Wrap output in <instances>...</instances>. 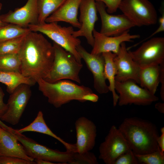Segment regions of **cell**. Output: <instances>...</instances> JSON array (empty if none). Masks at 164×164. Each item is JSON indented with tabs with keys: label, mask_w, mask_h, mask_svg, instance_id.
<instances>
[{
	"label": "cell",
	"mask_w": 164,
	"mask_h": 164,
	"mask_svg": "<svg viewBox=\"0 0 164 164\" xmlns=\"http://www.w3.org/2000/svg\"><path fill=\"white\" fill-rule=\"evenodd\" d=\"M18 54L21 73L36 83L49 73L53 61L54 48L42 33L31 31L26 35Z\"/></svg>",
	"instance_id": "obj_1"
},
{
	"label": "cell",
	"mask_w": 164,
	"mask_h": 164,
	"mask_svg": "<svg viewBox=\"0 0 164 164\" xmlns=\"http://www.w3.org/2000/svg\"><path fill=\"white\" fill-rule=\"evenodd\" d=\"M118 128L135 154H142L157 150L159 136L156 125L151 121L137 117L126 118Z\"/></svg>",
	"instance_id": "obj_2"
},
{
	"label": "cell",
	"mask_w": 164,
	"mask_h": 164,
	"mask_svg": "<svg viewBox=\"0 0 164 164\" xmlns=\"http://www.w3.org/2000/svg\"><path fill=\"white\" fill-rule=\"evenodd\" d=\"M36 83L39 91L47 98L48 102L57 108L74 100L85 102V96L93 93L88 87L77 85L66 80L51 83L40 79Z\"/></svg>",
	"instance_id": "obj_3"
},
{
	"label": "cell",
	"mask_w": 164,
	"mask_h": 164,
	"mask_svg": "<svg viewBox=\"0 0 164 164\" xmlns=\"http://www.w3.org/2000/svg\"><path fill=\"white\" fill-rule=\"evenodd\" d=\"M54 56L53 63L48 74L43 79L51 83L63 80H71L79 84L80 72L83 67L71 53L53 42Z\"/></svg>",
	"instance_id": "obj_4"
},
{
	"label": "cell",
	"mask_w": 164,
	"mask_h": 164,
	"mask_svg": "<svg viewBox=\"0 0 164 164\" xmlns=\"http://www.w3.org/2000/svg\"><path fill=\"white\" fill-rule=\"evenodd\" d=\"M32 31L43 34L65 50L72 54L77 60L81 63V58L77 50L81 41L73 36L74 29L71 26H62L57 22H44L29 25Z\"/></svg>",
	"instance_id": "obj_5"
},
{
	"label": "cell",
	"mask_w": 164,
	"mask_h": 164,
	"mask_svg": "<svg viewBox=\"0 0 164 164\" xmlns=\"http://www.w3.org/2000/svg\"><path fill=\"white\" fill-rule=\"evenodd\" d=\"M118 9L136 26H149L157 23L156 11L149 0H122Z\"/></svg>",
	"instance_id": "obj_6"
},
{
	"label": "cell",
	"mask_w": 164,
	"mask_h": 164,
	"mask_svg": "<svg viewBox=\"0 0 164 164\" xmlns=\"http://www.w3.org/2000/svg\"><path fill=\"white\" fill-rule=\"evenodd\" d=\"M134 80L115 81V90L119 94L118 103L120 106L134 104L147 106L159 100L148 90L138 86Z\"/></svg>",
	"instance_id": "obj_7"
},
{
	"label": "cell",
	"mask_w": 164,
	"mask_h": 164,
	"mask_svg": "<svg viewBox=\"0 0 164 164\" xmlns=\"http://www.w3.org/2000/svg\"><path fill=\"white\" fill-rule=\"evenodd\" d=\"M15 135L18 141L23 145L28 155L34 159H40L66 164H68L72 158L74 152L53 149L22 134L15 132Z\"/></svg>",
	"instance_id": "obj_8"
},
{
	"label": "cell",
	"mask_w": 164,
	"mask_h": 164,
	"mask_svg": "<svg viewBox=\"0 0 164 164\" xmlns=\"http://www.w3.org/2000/svg\"><path fill=\"white\" fill-rule=\"evenodd\" d=\"M137 49L128 52L140 68L159 65L164 63V38H151Z\"/></svg>",
	"instance_id": "obj_9"
},
{
	"label": "cell",
	"mask_w": 164,
	"mask_h": 164,
	"mask_svg": "<svg viewBox=\"0 0 164 164\" xmlns=\"http://www.w3.org/2000/svg\"><path fill=\"white\" fill-rule=\"evenodd\" d=\"M129 149L128 142L121 132L113 125L99 146V158L106 164H114L119 156Z\"/></svg>",
	"instance_id": "obj_10"
},
{
	"label": "cell",
	"mask_w": 164,
	"mask_h": 164,
	"mask_svg": "<svg viewBox=\"0 0 164 164\" xmlns=\"http://www.w3.org/2000/svg\"><path fill=\"white\" fill-rule=\"evenodd\" d=\"M30 87L21 84L10 94L7 104V110L0 117L2 121L13 125L19 122L31 95Z\"/></svg>",
	"instance_id": "obj_11"
},
{
	"label": "cell",
	"mask_w": 164,
	"mask_h": 164,
	"mask_svg": "<svg viewBox=\"0 0 164 164\" xmlns=\"http://www.w3.org/2000/svg\"><path fill=\"white\" fill-rule=\"evenodd\" d=\"M96 5L101 20L100 32L101 34L107 36H117L136 26L123 14L115 15L108 13L106 6L103 2L96 1Z\"/></svg>",
	"instance_id": "obj_12"
},
{
	"label": "cell",
	"mask_w": 164,
	"mask_h": 164,
	"mask_svg": "<svg viewBox=\"0 0 164 164\" xmlns=\"http://www.w3.org/2000/svg\"><path fill=\"white\" fill-rule=\"evenodd\" d=\"M79 21L81 27L74 31L73 35L75 37H84L87 43L92 47L94 43L93 31L95 22L98 20L95 0H83L80 6Z\"/></svg>",
	"instance_id": "obj_13"
},
{
	"label": "cell",
	"mask_w": 164,
	"mask_h": 164,
	"mask_svg": "<svg viewBox=\"0 0 164 164\" xmlns=\"http://www.w3.org/2000/svg\"><path fill=\"white\" fill-rule=\"evenodd\" d=\"M77 50L93 75L94 86L96 91L100 94L108 92V86L106 83L104 75L105 61L102 54L90 53L80 45L77 47Z\"/></svg>",
	"instance_id": "obj_14"
},
{
	"label": "cell",
	"mask_w": 164,
	"mask_h": 164,
	"mask_svg": "<svg viewBox=\"0 0 164 164\" xmlns=\"http://www.w3.org/2000/svg\"><path fill=\"white\" fill-rule=\"evenodd\" d=\"M114 60L117 70L116 81L123 82L132 80L139 84L138 74L141 68L133 60L125 42L121 44L119 51Z\"/></svg>",
	"instance_id": "obj_15"
},
{
	"label": "cell",
	"mask_w": 164,
	"mask_h": 164,
	"mask_svg": "<svg viewBox=\"0 0 164 164\" xmlns=\"http://www.w3.org/2000/svg\"><path fill=\"white\" fill-rule=\"evenodd\" d=\"M37 1L28 0L23 6L0 15L1 20L5 23L25 28L29 25L38 23Z\"/></svg>",
	"instance_id": "obj_16"
},
{
	"label": "cell",
	"mask_w": 164,
	"mask_h": 164,
	"mask_svg": "<svg viewBox=\"0 0 164 164\" xmlns=\"http://www.w3.org/2000/svg\"><path fill=\"white\" fill-rule=\"evenodd\" d=\"M129 31H127L117 36H107L94 29L93 32L94 43L91 53L97 54L111 52L117 54L119 51L121 43L126 42H132L133 39L140 38L139 35H131Z\"/></svg>",
	"instance_id": "obj_17"
},
{
	"label": "cell",
	"mask_w": 164,
	"mask_h": 164,
	"mask_svg": "<svg viewBox=\"0 0 164 164\" xmlns=\"http://www.w3.org/2000/svg\"><path fill=\"white\" fill-rule=\"evenodd\" d=\"M75 126L77 141L76 152L83 153L92 149L95 144L97 128L94 123L84 117H81L75 121Z\"/></svg>",
	"instance_id": "obj_18"
},
{
	"label": "cell",
	"mask_w": 164,
	"mask_h": 164,
	"mask_svg": "<svg viewBox=\"0 0 164 164\" xmlns=\"http://www.w3.org/2000/svg\"><path fill=\"white\" fill-rule=\"evenodd\" d=\"M83 0H66L54 12L50 15L45 22H64L80 29L81 24L77 18L78 10Z\"/></svg>",
	"instance_id": "obj_19"
},
{
	"label": "cell",
	"mask_w": 164,
	"mask_h": 164,
	"mask_svg": "<svg viewBox=\"0 0 164 164\" xmlns=\"http://www.w3.org/2000/svg\"><path fill=\"white\" fill-rule=\"evenodd\" d=\"M1 156L15 157L29 161L34 160L27 154L15 134L0 127V156Z\"/></svg>",
	"instance_id": "obj_20"
},
{
	"label": "cell",
	"mask_w": 164,
	"mask_h": 164,
	"mask_svg": "<svg viewBox=\"0 0 164 164\" xmlns=\"http://www.w3.org/2000/svg\"><path fill=\"white\" fill-rule=\"evenodd\" d=\"M15 132L18 133L28 132H36L45 134L50 136L60 142L65 147L66 150L75 152V144L67 142L59 137L50 130L47 125L43 118V112L39 111L34 120L28 126L19 129H15Z\"/></svg>",
	"instance_id": "obj_21"
},
{
	"label": "cell",
	"mask_w": 164,
	"mask_h": 164,
	"mask_svg": "<svg viewBox=\"0 0 164 164\" xmlns=\"http://www.w3.org/2000/svg\"><path fill=\"white\" fill-rule=\"evenodd\" d=\"M161 71L160 65L141 68L138 74L140 87L155 94L160 83Z\"/></svg>",
	"instance_id": "obj_22"
},
{
	"label": "cell",
	"mask_w": 164,
	"mask_h": 164,
	"mask_svg": "<svg viewBox=\"0 0 164 164\" xmlns=\"http://www.w3.org/2000/svg\"><path fill=\"white\" fill-rule=\"evenodd\" d=\"M102 54L105 61L104 76L106 80L107 79L109 81V91L112 93L113 105L115 107L118 103V95L116 93L115 88V77L117 70L114 59L116 54L111 52H105Z\"/></svg>",
	"instance_id": "obj_23"
},
{
	"label": "cell",
	"mask_w": 164,
	"mask_h": 164,
	"mask_svg": "<svg viewBox=\"0 0 164 164\" xmlns=\"http://www.w3.org/2000/svg\"><path fill=\"white\" fill-rule=\"evenodd\" d=\"M0 82L7 87V91L11 94L19 85L26 84L32 86L36 83L32 79L19 72L0 70Z\"/></svg>",
	"instance_id": "obj_24"
},
{
	"label": "cell",
	"mask_w": 164,
	"mask_h": 164,
	"mask_svg": "<svg viewBox=\"0 0 164 164\" xmlns=\"http://www.w3.org/2000/svg\"><path fill=\"white\" fill-rule=\"evenodd\" d=\"M66 0H38V23L45 22L46 19L56 11Z\"/></svg>",
	"instance_id": "obj_25"
},
{
	"label": "cell",
	"mask_w": 164,
	"mask_h": 164,
	"mask_svg": "<svg viewBox=\"0 0 164 164\" xmlns=\"http://www.w3.org/2000/svg\"><path fill=\"white\" fill-rule=\"evenodd\" d=\"M31 31L25 28L12 24L0 26V43L26 35Z\"/></svg>",
	"instance_id": "obj_26"
},
{
	"label": "cell",
	"mask_w": 164,
	"mask_h": 164,
	"mask_svg": "<svg viewBox=\"0 0 164 164\" xmlns=\"http://www.w3.org/2000/svg\"><path fill=\"white\" fill-rule=\"evenodd\" d=\"M21 65L18 54L0 55V70L21 73Z\"/></svg>",
	"instance_id": "obj_27"
},
{
	"label": "cell",
	"mask_w": 164,
	"mask_h": 164,
	"mask_svg": "<svg viewBox=\"0 0 164 164\" xmlns=\"http://www.w3.org/2000/svg\"><path fill=\"white\" fill-rule=\"evenodd\" d=\"M26 35L0 43V55L18 54Z\"/></svg>",
	"instance_id": "obj_28"
},
{
	"label": "cell",
	"mask_w": 164,
	"mask_h": 164,
	"mask_svg": "<svg viewBox=\"0 0 164 164\" xmlns=\"http://www.w3.org/2000/svg\"><path fill=\"white\" fill-rule=\"evenodd\" d=\"M135 155L139 164H164V153L161 152L159 148L156 151L151 153Z\"/></svg>",
	"instance_id": "obj_29"
},
{
	"label": "cell",
	"mask_w": 164,
	"mask_h": 164,
	"mask_svg": "<svg viewBox=\"0 0 164 164\" xmlns=\"http://www.w3.org/2000/svg\"><path fill=\"white\" fill-rule=\"evenodd\" d=\"M70 164H97L98 162L94 154L88 151L83 153L74 152Z\"/></svg>",
	"instance_id": "obj_30"
},
{
	"label": "cell",
	"mask_w": 164,
	"mask_h": 164,
	"mask_svg": "<svg viewBox=\"0 0 164 164\" xmlns=\"http://www.w3.org/2000/svg\"><path fill=\"white\" fill-rule=\"evenodd\" d=\"M139 164L135 153L130 149L119 156L116 159L114 164Z\"/></svg>",
	"instance_id": "obj_31"
},
{
	"label": "cell",
	"mask_w": 164,
	"mask_h": 164,
	"mask_svg": "<svg viewBox=\"0 0 164 164\" xmlns=\"http://www.w3.org/2000/svg\"><path fill=\"white\" fill-rule=\"evenodd\" d=\"M0 164H36L34 161H29L18 157L0 156Z\"/></svg>",
	"instance_id": "obj_32"
},
{
	"label": "cell",
	"mask_w": 164,
	"mask_h": 164,
	"mask_svg": "<svg viewBox=\"0 0 164 164\" xmlns=\"http://www.w3.org/2000/svg\"><path fill=\"white\" fill-rule=\"evenodd\" d=\"M103 2L107 8L106 11L108 13L115 12L122 0H95Z\"/></svg>",
	"instance_id": "obj_33"
},
{
	"label": "cell",
	"mask_w": 164,
	"mask_h": 164,
	"mask_svg": "<svg viewBox=\"0 0 164 164\" xmlns=\"http://www.w3.org/2000/svg\"><path fill=\"white\" fill-rule=\"evenodd\" d=\"M161 10L162 15L160 17L159 19V25L158 28L154 31L152 34L149 36V37L144 39V40L141 41L139 43L141 42L145 41L147 39H149L151 38H152L155 35L162 32L164 31V8H163L162 6Z\"/></svg>",
	"instance_id": "obj_34"
},
{
	"label": "cell",
	"mask_w": 164,
	"mask_h": 164,
	"mask_svg": "<svg viewBox=\"0 0 164 164\" xmlns=\"http://www.w3.org/2000/svg\"><path fill=\"white\" fill-rule=\"evenodd\" d=\"M4 95V92L0 87V117L6 112L8 108L7 104L4 103L3 101Z\"/></svg>",
	"instance_id": "obj_35"
},
{
	"label": "cell",
	"mask_w": 164,
	"mask_h": 164,
	"mask_svg": "<svg viewBox=\"0 0 164 164\" xmlns=\"http://www.w3.org/2000/svg\"><path fill=\"white\" fill-rule=\"evenodd\" d=\"M161 68V76L160 83L161 84L160 95L162 100L164 101V63L160 65Z\"/></svg>",
	"instance_id": "obj_36"
},
{
	"label": "cell",
	"mask_w": 164,
	"mask_h": 164,
	"mask_svg": "<svg viewBox=\"0 0 164 164\" xmlns=\"http://www.w3.org/2000/svg\"><path fill=\"white\" fill-rule=\"evenodd\" d=\"M161 135L159 136L157 139L158 147L161 152L164 153V127L161 129Z\"/></svg>",
	"instance_id": "obj_37"
},
{
	"label": "cell",
	"mask_w": 164,
	"mask_h": 164,
	"mask_svg": "<svg viewBox=\"0 0 164 164\" xmlns=\"http://www.w3.org/2000/svg\"><path fill=\"white\" fill-rule=\"evenodd\" d=\"M0 127L11 133L15 134V130L10 127L4 124L0 118Z\"/></svg>",
	"instance_id": "obj_38"
},
{
	"label": "cell",
	"mask_w": 164,
	"mask_h": 164,
	"mask_svg": "<svg viewBox=\"0 0 164 164\" xmlns=\"http://www.w3.org/2000/svg\"><path fill=\"white\" fill-rule=\"evenodd\" d=\"M155 108L160 113L164 114V103L159 102L155 104Z\"/></svg>",
	"instance_id": "obj_39"
},
{
	"label": "cell",
	"mask_w": 164,
	"mask_h": 164,
	"mask_svg": "<svg viewBox=\"0 0 164 164\" xmlns=\"http://www.w3.org/2000/svg\"><path fill=\"white\" fill-rule=\"evenodd\" d=\"M34 161L36 164H54L56 163L40 159H34Z\"/></svg>",
	"instance_id": "obj_40"
},
{
	"label": "cell",
	"mask_w": 164,
	"mask_h": 164,
	"mask_svg": "<svg viewBox=\"0 0 164 164\" xmlns=\"http://www.w3.org/2000/svg\"><path fill=\"white\" fill-rule=\"evenodd\" d=\"M2 3L0 2V11L2 9ZM7 24L8 23H5L3 22L1 20V18H0V26H3Z\"/></svg>",
	"instance_id": "obj_41"
}]
</instances>
